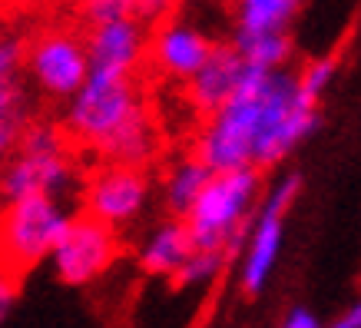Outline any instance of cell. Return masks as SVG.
<instances>
[{
    "label": "cell",
    "instance_id": "cell-1",
    "mask_svg": "<svg viewBox=\"0 0 361 328\" xmlns=\"http://www.w3.org/2000/svg\"><path fill=\"white\" fill-rule=\"evenodd\" d=\"M63 130L77 150L99 156V163L146 169L159 153V126L140 73L90 70L83 87L70 97Z\"/></svg>",
    "mask_w": 361,
    "mask_h": 328
},
{
    "label": "cell",
    "instance_id": "cell-2",
    "mask_svg": "<svg viewBox=\"0 0 361 328\" xmlns=\"http://www.w3.org/2000/svg\"><path fill=\"white\" fill-rule=\"evenodd\" d=\"M269 80H272V70L245 63L235 93L212 116L202 120V130H199L196 140V156L212 173L255 166L252 156H255V136H259V116H262Z\"/></svg>",
    "mask_w": 361,
    "mask_h": 328
},
{
    "label": "cell",
    "instance_id": "cell-3",
    "mask_svg": "<svg viewBox=\"0 0 361 328\" xmlns=\"http://www.w3.org/2000/svg\"><path fill=\"white\" fill-rule=\"evenodd\" d=\"M73 153L77 146L66 136L63 126L30 120L20 142L13 146V153L0 169V206L30 196V193H47V196L60 199L77 179Z\"/></svg>",
    "mask_w": 361,
    "mask_h": 328
},
{
    "label": "cell",
    "instance_id": "cell-4",
    "mask_svg": "<svg viewBox=\"0 0 361 328\" xmlns=\"http://www.w3.org/2000/svg\"><path fill=\"white\" fill-rule=\"evenodd\" d=\"M259 193V166H239L212 173L183 222L189 229L192 249L235 252L249 232V209Z\"/></svg>",
    "mask_w": 361,
    "mask_h": 328
},
{
    "label": "cell",
    "instance_id": "cell-5",
    "mask_svg": "<svg viewBox=\"0 0 361 328\" xmlns=\"http://www.w3.org/2000/svg\"><path fill=\"white\" fill-rule=\"evenodd\" d=\"M63 202L47 193H30L0 206V265L11 272H27L40 259L54 255L56 242L70 226Z\"/></svg>",
    "mask_w": 361,
    "mask_h": 328
},
{
    "label": "cell",
    "instance_id": "cell-6",
    "mask_svg": "<svg viewBox=\"0 0 361 328\" xmlns=\"http://www.w3.org/2000/svg\"><path fill=\"white\" fill-rule=\"evenodd\" d=\"M27 73L47 97L70 99L90 77L87 33L63 23L44 27L33 40H27Z\"/></svg>",
    "mask_w": 361,
    "mask_h": 328
},
{
    "label": "cell",
    "instance_id": "cell-7",
    "mask_svg": "<svg viewBox=\"0 0 361 328\" xmlns=\"http://www.w3.org/2000/svg\"><path fill=\"white\" fill-rule=\"evenodd\" d=\"M120 255V236L103 219L80 212L70 219L54 249V269L66 285H87L103 275Z\"/></svg>",
    "mask_w": 361,
    "mask_h": 328
},
{
    "label": "cell",
    "instance_id": "cell-8",
    "mask_svg": "<svg viewBox=\"0 0 361 328\" xmlns=\"http://www.w3.org/2000/svg\"><path fill=\"white\" fill-rule=\"evenodd\" d=\"M149 196V176L140 166L103 163L87 176L83 186V212L103 219L106 226H123L133 216H140Z\"/></svg>",
    "mask_w": 361,
    "mask_h": 328
},
{
    "label": "cell",
    "instance_id": "cell-9",
    "mask_svg": "<svg viewBox=\"0 0 361 328\" xmlns=\"http://www.w3.org/2000/svg\"><path fill=\"white\" fill-rule=\"evenodd\" d=\"M298 189H302V176H285L282 183L269 193L262 212L252 226L249 255H245V265H242V288L249 296L262 292V285L269 282V272H272L275 255H279V242H282V219L288 212V206L295 202Z\"/></svg>",
    "mask_w": 361,
    "mask_h": 328
},
{
    "label": "cell",
    "instance_id": "cell-10",
    "mask_svg": "<svg viewBox=\"0 0 361 328\" xmlns=\"http://www.w3.org/2000/svg\"><path fill=\"white\" fill-rule=\"evenodd\" d=\"M149 47V27L136 17L87 27L90 70L99 73H142Z\"/></svg>",
    "mask_w": 361,
    "mask_h": 328
},
{
    "label": "cell",
    "instance_id": "cell-11",
    "mask_svg": "<svg viewBox=\"0 0 361 328\" xmlns=\"http://www.w3.org/2000/svg\"><path fill=\"white\" fill-rule=\"evenodd\" d=\"M27 40L0 37V159L13 153L23 130L30 126V97L23 87Z\"/></svg>",
    "mask_w": 361,
    "mask_h": 328
},
{
    "label": "cell",
    "instance_id": "cell-12",
    "mask_svg": "<svg viewBox=\"0 0 361 328\" xmlns=\"http://www.w3.org/2000/svg\"><path fill=\"white\" fill-rule=\"evenodd\" d=\"M212 40L206 33H199L196 27L179 20H163L149 27V47H146V63L156 73H163L169 80H183L186 83L199 66L212 54Z\"/></svg>",
    "mask_w": 361,
    "mask_h": 328
},
{
    "label": "cell",
    "instance_id": "cell-13",
    "mask_svg": "<svg viewBox=\"0 0 361 328\" xmlns=\"http://www.w3.org/2000/svg\"><path fill=\"white\" fill-rule=\"evenodd\" d=\"M242 70H245V63H242V54L235 44L212 47L209 60L186 80V99H189V107L196 109V116H202V120L212 116L235 93V87H239V80H242Z\"/></svg>",
    "mask_w": 361,
    "mask_h": 328
},
{
    "label": "cell",
    "instance_id": "cell-14",
    "mask_svg": "<svg viewBox=\"0 0 361 328\" xmlns=\"http://www.w3.org/2000/svg\"><path fill=\"white\" fill-rule=\"evenodd\" d=\"M192 252V239H189V229L183 219H173L166 222L163 229L153 232V239L142 245L140 262L149 275H176L179 265L189 259Z\"/></svg>",
    "mask_w": 361,
    "mask_h": 328
},
{
    "label": "cell",
    "instance_id": "cell-15",
    "mask_svg": "<svg viewBox=\"0 0 361 328\" xmlns=\"http://www.w3.org/2000/svg\"><path fill=\"white\" fill-rule=\"evenodd\" d=\"M302 0H235V40L285 30Z\"/></svg>",
    "mask_w": 361,
    "mask_h": 328
},
{
    "label": "cell",
    "instance_id": "cell-16",
    "mask_svg": "<svg viewBox=\"0 0 361 328\" xmlns=\"http://www.w3.org/2000/svg\"><path fill=\"white\" fill-rule=\"evenodd\" d=\"M209 179H212V169H209L196 153L186 156V159L169 173V179H166V209H169L176 219H183L189 209H192V202L199 199V193L206 189Z\"/></svg>",
    "mask_w": 361,
    "mask_h": 328
},
{
    "label": "cell",
    "instance_id": "cell-17",
    "mask_svg": "<svg viewBox=\"0 0 361 328\" xmlns=\"http://www.w3.org/2000/svg\"><path fill=\"white\" fill-rule=\"evenodd\" d=\"M239 47L242 63L249 66H262V70H279L292 54V40L285 30H272V33H259V37H242L232 40Z\"/></svg>",
    "mask_w": 361,
    "mask_h": 328
},
{
    "label": "cell",
    "instance_id": "cell-18",
    "mask_svg": "<svg viewBox=\"0 0 361 328\" xmlns=\"http://www.w3.org/2000/svg\"><path fill=\"white\" fill-rule=\"evenodd\" d=\"M226 259H229V252H222V249H192L186 262L179 265V272L173 275L176 285L206 282V279H212V275L219 272Z\"/></svg>",
    "mask_w": 361,
    "mask_h": 328
},
{
    "label": "cell",
    "instance_id": "cell-19",
    "mask_svg": "<svg viewBox=\"0 0 361 328\" xmlns=\"http://www.w3.org/2000/svg\"><path fill=\"white\" fill-rule=\"evenodd\" d=\"M80 23L83 27H97L106 20H123L133 17V0H77Z\"/></svg>",
    "mask_w": 361,
    "mask_h": 328
},
{
    "label": "cell",
    "instance_id": "cell-20",
    "mask_svg": "<svg viewBox=\"0 0 361 328\" xmlns=\"http://www.w3.org/2000/svg\"><path fill=\"white\" fill-rule=\"evenodd\" d=\"M335 77V56H325V60H312V63L302 70V77H298V93L312 103H318V97L325 93L329 87V80Z\"/></svg>",
    "mask_w": 361,
    "mask_h": 328
},
{
    "label": "cell",
    "instance_id": "cell-21",
    "mask_svg": "<svg viewBox=\"0 0 361 328\" xmlns=\"http://www.w3.org/2000/svg\"><path fill=\"white\" fill-rule=\"evenodd\" d=\"M176 0H133V17L142 20L146 27H156V23L169 20Z\"/></svg>",
    "mask_w": 361,
    "mask_h": 328
},
{
    "label": "cell",
    "instance_id": "cell-22",
    "mask_svg": "<svg viewBox=\"0 0 361 328\" xmlns=\"http://www.w3.org/2000/svg\"><path fill=\"white\" fill-rule=\"evenodd\" d=\"M17 279H20V275L0 265V322L11 315L13 302H17Z\"/></svg>",
    "mask_w": 361,
    "mask_h": 328
},
{
    "label": "cell",
    "instance_id": "cell-23",
    "mask_svg": "<svg viewBox=\"0 0 361 328\" xmlns=\"http://www.w3.org/2000/svg\"><path fill=\"white\" fill-rule=\"evenodd\" d=\"M282 328H322V325H318V318L312 315V312H305V308H292V312L285 315Z\"/></svg>",
    "mask_w": 361,
    "mask_h": 328
},
{
    "label": "cell",
    "instance_id": "cell-24",
    "mask_svg": "<svg viewBox=\"0 0 361 328\" xmlns=\"http://www.w3.org/2000/svg\"><path fill=\"white\" fill-rule=\"evenodd\" d=\"M331 328H361V302H355V305H351Z\"/></svg>",
    "mask_w": 361,
    "mask_h": 328
},
{
    "label": "cell",
    "instance_id": "cell-25",
    "mask_svg": "<svg viewBox=\"0 0 361 328\" xmlns=\"http://www.w3.org/2000/svg\"><path fill=\"white\" fill-rule=\"evenodd\" d=\"M40 0H0V13H23L30 11V7H37Z\"/></svg>",
    "mask_w": 361,
    "mask_h": 328
}]
</instances>
